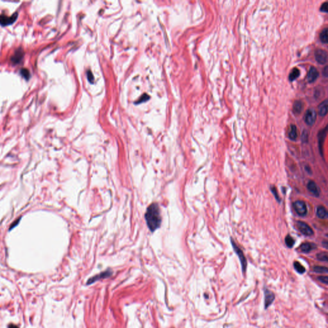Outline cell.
I'll return each instance as SVG.
<instances>
[{
  "instance_id": "e0dca14e",
  "label": "cell",
  "mask_w": 328,
  "mask_h": 328,
  "mask_svg": "<svg viewBox=\"0 0 328 328\" xmlns=\"http://www.w3.org/2000/svg\"><path fill=\"white\" fill-rule=\"evenodd\" d=\"M23 52L20 49L19 51H17L15 54H14V55L12 58V62L16 64H19L21 62V59H23Z\"/></svg>"
},
{
  "instance_id": "5bb4252c",
  "label": "cell",
  "mask_w": 328,
  "mask_h": 328,
  "mask_svg": "<svg viewBox=\"0 0 328 328\" xmlns=\"http://www.w3.org/2000/svg\"><path fill=\"white\" fill-rule=\"evenodd\" d=\"M316 248V246L314 244L312 243H304L301 245V250L305 253H309L312 250L315 249Z\"/></svg>"
},
{
  "instance_id": "f546056e",
  "label": "cell",
  "mask_w": 328,
  "mask_h": 328,
  "mask_svg": "<svg viewBox=\"0 0 328 328\" xmlns=\"http://www.w3.org/2000/svg\"><path fill=\"white\" fill-rule=\"evenodd\" d=\"M9 328H19V327H18L17 326L14 325V324H10V325L9 326Z\"/></svg>"
},
{
  "instance_id": "9c48e42d",
  "label": "cell",
  "mask_w": 328,
  "mask_h": 328,
  "mask_svg": "<svg viewBox=\"0 0 328 328\" xmlns=\"http://www.w3.org/2000/svg\"><path fill=\"white\" fill-rule=\"evenodd\" d=\"M111 274H112V271H110V270H108V271H104L103 272L100 273V274H99L92 277V278L89 279L88 280V282H87V284H92L93 283H94L95 282H96V281L99 280V279L106 278V277H110Z\"/></svg>"
},
{
  "instance_id": "f1b7e54d",
  "label": "cell",
  "mask_w": 328,
  "mask_h": 328,
  "mask_svg": "<svg viewBox=\"0 0 328 328\" xmlns=\"http://www.w3.org/2000/svg\"><path fill=\"white\" fill-rule=\"evenodd\" d=\"M302 142H307L308 141V134L305 131L302 133Z\"/></svg>"
},
{
  "instance_id": "3957f363",
  "label": "cell",
  "mask_w": 328,
  "mask_h": 328,
  "mask_svg": "<svg viewBox=\"0 0 328 328\" xmlns=\"http://www.w3.org/2000/svg\"><path fill=\"white\" fill-rule=\"evenodd\" d=\"M293 206L295 212L299 216L304 217L307 214V207H306V204L304 201L300 200L296 201L294 203Z\"/></svg>"
},
{
  "instance_id": "4fadbf2b",
  "label": "cell",
  "mask_w": 328,
  "mask_h": 328,
  "mask_svg": "<svg viewBox=\"0 0 328 328\" xmlns=\"http://www.w3.org/2000/svg\"><path fill=\"white\" fill-rule=\"evenodd\" d=\"M327 101L326 99L319 106V114L320 116L324 117L327 114Z\"/></svg>"
},
{
  "instance_id": "d4e9b609",
  "label": "cell",
  "mask_w": 328,
  "mask_h": 328,
  "mask_svg": "<svg viewBox=\"0 0 328 328\" xmlns=\"http://www.w3.org/2000/svg\"><path fill=\"white\" fill-rule=\"evenodd\" d=\"M271 190L272 193L273 194V195L274 196V197H275V198H276V199L279 203V202L281 201V199H280V198H279V194H278V193H277V189H276V187H275L274 186H272V187L271 186Z\"/></svg>"
},
{
  "instance_id": "83f0119b",
  "label": "cell",
  "mask_w": 328,
  "mask_h": 328,
  "mask_svg": "<svg viewBox=\"0 0 328 328\" xmlns=\"http://www.w3.org/2000/svg\"><path fill=\"white\" fill-rule=\"evenodd\" d=\"M327 3L325 2L322 5L321 7H320V11L323 12H327Z\"/></svg>"
},
{
  "instance_id": "d6986e66",
  "label": "cell",
  "mask_w": 328,
  "mask_h": 328,
  "mask_svg": "<svg viewBox=\"0 0 328 328\" xmlns=\"http://www.w3.org/2000/svg\"><path fill=\"white\" fill-rule=\"evenodd\" d=\"M299 75H300L299 70L297 68H294L289 74V80L290 81H294L295 80H296L299 76Z\"/></svg>"
},
{
  "instance_id": "7402d4cb",
  "label": "cell",
  "mask_w": 328,
  "mask_h": 328,
  "mask_svg": "<svg viewBox=\"0 0 328 328\" xmlns=\"http://www.w3.org/2000/svg\"><path fill=\"white\" fill-rule=\"evenodd\" d=\"M285 244L288 247L292 248L294 246L295 240L290 235H288L285 238Z\"/></svg>"
},
{
  "instance_id": "8fae6325",
  "label": "cell",
  "mask_w": 328,
  "mask_h": 328,
  "mask_svg": "<svg viewBox=\"0 0 328 328\" xmlns=\"http://www.w3.org/2000/svg\"><path fill=\"white\" fill-rule=\"evenodd\" d=\"M307 189L313 196L315 197L319 196V189L316 183L313 181H309L307 185Z\"/></svg>"
},
{
  "instance_id": "30bf717a",
  "label": "cell",
  "mask_w": 328,
  "mask_h": 328,
  "mask_svg": "<svg viewBox=\"0 0 328 328\" xmlns=\"http://www.w3.org/2000/svg\"><path fill=\"white\" fill-rule=\"evenodd\" d=\"M319 71L315 67H312L309 70L307 75V80L309 83L314 82L319 77Z\"/></svg>"
},
{
  "instance_id": "4316f807",
  "label": "cell",
  "mask_w": 328,
  "mask_h": 328,
  "mask_svg": "<svg viewBox=\"0 0 328 328\" xmlns=\"http://www.w3.org/2000/svg\"><path fill=\"white\" fill-rule=\"evenodd\" d=\"M317 279H318L320 282L323 283L324 284H327V283H328V277H327V276H319V277H317Z\"/></svg>"
},
{
  "instance_id": "cb8c5ba5",
  "label": "cell",
  "mask_w": 328,
  "mask_h": 328,
  "mask_svg": "<svg viewBox=\"0 0 328 328\" xmlns=\"http://www.w3.org/2000/svg\"><path fill=\"white\" fill-rule=\"evenodd\" d=\"M317 258L320 261L327 262V254L326 253H320L317 254Z\"/></svg>"
},
{
  "instance_id": "2e32d148",
  "label": "cell",
  "mask_w": 328,
  "mask_h": 328,
  "mask_svg": "<svg viewBox=\"0 0 328 328\" xmlns=\"http://www.w3.org/2000/svg\"><path fill=\"white\" fill-rule=\"evenodd\" d=\"M303 109V104L301 101H295L293 105V111L295 114H300Z\"/></svg>"
},
{
  "instance_id": "ac0fdd59",
  "label": "cell",
  "mask_w": 328,
  "mask_h": 328,
  "mask_svg": "<svg viewBox=\"0 0 328 328\" xmlns=\"http://www.w3.org/2000/svg\"><path fill=\"white\" fill-rule=\"evenodd\" d=\"M288 136H289V138L292 140H295L297 139V128L295 125L292 124L290 126V131L289 133H288Z\"/></svg>"
},
{
  "instance_id": "4dcf8cb0",
  "label": "cell",
  "mask_w": 328,
  "mask_h": 328,
  "mask_svg": "<svg viewBox=\"0 0 328 328\" xmlns=\"http://www.w3.org/2000/svg\"><path fill=\"white\" fill-rule=\"evenodd\" d=\"M327 66L325 67V69H324V73H325V76H327Z\"/></svg>"
},
{
  "instance_id": "8992f818",
  "label": "cell",
  "mask_w": 328,
  "mask_h": 328,
  "mask_svg": "<svg viewBox=\"0 0 328 328\" xmlns=\"http://www.w3.org/2000/svg\"><path fill=\"white\" fill-rule=\"evenodd\" d=\"M18 17V14L17 12L14 13L12 16L10 17L6 16L5 15L0 16V24L2 26H7L13 24L15 22Z\"/></svg>"
},
{
  "instance_id": "7a4b0ae2",
  "label": "cell",
  "mask_w": 328,
  "mask_h": 328,
  "mask_svg": "<svg viewBox=\"0 0 328 328\" xmlns=\"http://www.w3.org/2000/svg\"><path fill=\"white\" fill-rule=\"evenodd\" d=\"M231 242H232V245L234 251H235V253L237 254L238 257H239V258L240 259V263H241V265H242V272H243V273H245V272H246V269H247V259H246V257H245L243 251L237 246V244L235 243V242H234L233 240L232 239V238H231Z\"/></svg>"
},
{
  "instance_id": "44dd1931",
  "label": "cell",
  "mask_w": 328,
  "mask_h": 328,
  "mask_svg": "<svg viewBox=\"0 0 328 328\" xmlns=\"http://www.w3.org/2000/svg\"><path fill=\"white\" fill-rule=\"evenodd\" d=\"M313 271L317 273H320V274H323V273L327 274L328 272V270L326 267H322V266H315L314 267H313Z\"/></svg>"
},
{
  "instance_id": "277c9868",
  "label": "cell",
  "mask_w": 328,
  "mask_h": 328,
  "mask_svg": "<svg viewBox=\"0 0 328 328\" xmlns=\"http://www.w3.org/2000/svg\"><path fill=\"white\" fill-rule=\"evenodd\" d=\"M297 226L299 230L306 236H312L313 235V231L311 228V227L306 223L302 222V221H298L297 222Z\"/></svg>"
},
{
  "instance_id": "6da1fadb",
  "label": "cell",
  "mask_w": 328,
  "mask_h": 328,
  "mask_svg": "<svg viewBox=\"0 0 328 328\" xmlns=\"http://www.w3.org/2000/svg\"><path fill=\"white\" fill-rule=\"evenodd\" d=\"M145 218L151 232H153L160 228L161 219L160 208L157 203H154L149 205L146 210Z\"/></svg>"
},
{
  "instance_id": "5b68a950",
  "label": "cell",
  "mask_w": 328,
  "mask_h": 328,
  "mask_svg": "<svg viewBox=\"0 0 328 328\" xmlns=\"http://www.w3.org/2000/svg\"><path fill=\"white\" fill-rule=\"evenodd\" d=\"M317 119V113L315 110L312 109H308L305 114L304 120L306 123L309 126H312L314 124Z\"/></svg>"
},
{
  "instance_id": "9a60e30c",
  "label": "cell",
  "mask_w": 328,
  "mask_h": 328,
  "mask_svg": "<svg viewBox=\"0 0 328 328\" xmlns=\"http://www.w3.org/2000/svg\"><path fill=\"white\" fill-rule=\"evenodd\" d=\"M317 216L321 219H326L327 217V212L326 209L324 207L320 206L317 208Z\"/></svg>"
},
{
  "instance_id": "ba28073f",
  "label": "cell",
  "mask_w": 328,
  "mask_h": 328,
  "mask_svg": "<svg viewBox=\"0 0 328 328\" xmlns=\"http://www.w3.org/2000/svg\"><path fill=\"white\" fill-rule=\"evenodd\" d=\"M315 57L317 62L324 64L327 61V54L326 51L321 49H317L315 52Z\"/></svg>"
},
{
  "instance_id": "7c38bea8",
  "label": "cell",
  "mask_w": 328,
  "mask_h": 328,
  "mask_svg": "<svg viewBox=\"0 0 328 328\" xmlns=\"http://www.w3.org/2000/svg\"><path fill=\"white\" fill-rule=\"evenodd\" d=\"M326 131H327V128H326L324 129H322L321 131H320L319 135H318V138H319V150H320V153L321 154V155L322 156V147H323V144H324V140H325L326 138Z\"/></svg>"
},
{
  "instance_id": "603a6c76",
  "label": "cell",
  "mask_w": 328,
  "mask_h": 328,
  "mask_svg": "<svg viewBox=\"0 0 328 328\" xmlns=\"http://www.w3.org/2000/svg\"><path fill=\"white\" fill-rule=\"evenodd\" d=\"M320 39L323 43L327 42V29L324 28L320 34Z\"/></svg>"
},
{
  "instance_id": "ffe728a7",
  "label": "cell",
  "mask_w": 328,
  "mask_h": 328,
  "mask_svg": "<svg viewBox=\"0 0 328 328\" xmlns=\"http://www.w3.org/2000/svg\"><path fill=\"white\" fill-rule=\"evenodd\" d=\"M294 267L295 271H296L298 273L301 274H304L306 271L303 265H302L299 262H295L294 264Z\"/></svg>"
},
{
  "instance_id": "484cf974",
  "label": "cell",
  "mask_w": 328,
  "mask_h": 328,
  "mask_svg": "<svg viewBox=\"0 0 328 328\" xmlns=\"http://www.w3.org/2000/svg\"><path fill=\"white\" fill-rule=\"evenodd\" d=\"M21 73L22 74L23 76L26 79V80H28L29 78H30V73L29 71L26 69H23L21 71Z\"/></svg>"
},
{
  "instance_id": "52a82bcc",
  "label": "cell",
  "mask_w": 328,
  "mask_h": 328,
  "mask_svg": "<svg viewBox=\"0 0 328 328\" xmlns=\"http://www.w3.org/2000/svg\"><path fill=\"white\" fill-rule=\"evenodd\" d=\"M265 295V308L267 309L271 306L273 301L275 299V295L272 291L269 290L268 288H264Z\"/></svg>"
}]
</instances>
